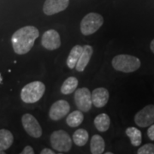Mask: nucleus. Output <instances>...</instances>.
<instances>
[{
    "instance_id": "0eeeda50",
    "label": "nucleus",
    "mask_w": 154,
    "mask_h": 154,
    "mask_svg": "<svg viewBox=\"0 0 154 154\" xmlns=\"http://www.w3.org/2000/svg\"><path fill=\"white\" fill-rule=\"evenodd\" d=\"M22 123L23 128L28 134L33 138H39L42 135V128L37 119L33 115L26 113L22 116Z\"/></svg>"
},
{
    "instance_id": "f03ea898",
    "label": "nucleus",
    "mask_w": 154,
    "mask_h": 154,
    "mask_svg": "<svg viewBox=\"0 0 154 154\" xmlns=\"http://www.w3.org/2000/svg\"><path fill=\"white\" fill-rule=\"evenodd\" d=\"M111 64L113 69H115L116 71L132 73L140 69L141 65V62L134 56L120 54L113 57L111 61Z\"/></svg>"
},
{
    "instance_id": "a211bd4d",
    "label": "nucleus",
    "mask_w": 154,
    "mask_h": 154,
    "mask_svg": "<svg viewBox=\"0 0 154 154\" xmlns=\"http://www.w3.org/2000/svg\"><path fill=\"white\" fill-rule=\"evenodd\" d=\"M78 87V80L75 77L70 76L67 78L61 87V93L64 95L73 94Z\"/></svg>"
},
{
    "instance_id": "393cba45",
    "label": "nucleus",
    "mask_w": 154,
    "mask_h": 154,
    "mask_svg": "<svg viewBox=\"0 0 154 154\" xmlns=\"http://www.w3.org/2000/svg\"><path fill=\"white\" fill-rule=\"evenodd\" d=\"M40 154H55V152L50 148H44L40 152Z\"/></svg>"
},
{
    "instance_id": "423d86ee",
    "label": "nucleus",
    "mask_w": 154,
    "mask_h": 154,
    "mask_svg": "<svg viewBox=\"0 0 154 154\" xmlns=\"http://www.w3.org/2000/svg\"><path fill=\"white\" fill-rule=\"evenodd\" d=\"M74 100L75 105L82 112H88L92 108V94L87 88H82L75 91Z\"/></svg>"
},
{
    "instance_id": "9d476101",
    "label": "nucleus",
    "mask_w": 154,
    "mask_h": 154,
    "mask_svg": "<svg viewBox=\"0 0 154 154\" xmlns=\"http://www.w3.org/2000/svg\"><path fill=\"white\" fill-rule=\"evenodd\" d=\"M70 106L66 100L60 99L56 101L51 106L49 110L50 118L53 121H58L68 115L69 112Z\"/></svg>"
},
{
    "instance_id": "b1692460",
    "label": "nucleus",
    "mask_w": 154,
    "mask_h": 154,
    "mask_svg": "<svg viewBox=\"0 0 154 154\" xmlns=\"http://www.w3.org/2000/svg\"><path fill=\"white\" fill-rule=\"evenodd\" d=\"M34 153V151H33V149L32 146H25L24 149L22 150V152H21V154H33Z\"/></svg>"
},
{
    "instance_id": "4be33fe9",
    "label": "nucleus",
    "mask_w": 154,
    "mask_h": 154,
    "mask_svg": "<svg viewBox=\"0 0 154 154\" xmlns=\"http://www.w3.org/2000/svg\"><path fill=\"white\" fill-rule=\"evenodd\" d=\"M138 154H154V144L147 143L140 146L137 151Z\"/></svg>"
},
{
    "instance_id": "412c9836",
    "label": "nucleus",
    "mask_w": 154,
    "mask_h": 154,
    "mask_svg": "<svg viewBox=\"0 0 154 154\" xmlns=\"http://www.w3.org/2000/svg\"><path fill=\"white\" fill-rule=\"evenodd\" d=\"M88 138H89L88 132L83 128L77 129L76 131L73 134V141L78 146H85L88 141Z\"/></svg>"
},
{
    "instance_id": "1a4fd4ad",
    "label": "nucleus",
    "mask_w": 154,
    "mask_h": 154,
    "mask_svg": "<svg viewBox=\"0 0 154 154\" xmlns=\"http://www.w3.org/2000/svg\"><path fill=\"white\" fill-rule=\"evenodd\" d=\"M42 46L49 51L58 49L61 45L60 35L55 29H49L45 31L41 38Z\"/></svg>"
},
{
    "instance_id": "aec40b11",
    "label": "nucleus",
    "mask_w": 154,
    "mask_h": 154,
    "mask_svg": "<svg viewBox=\"0 0 154 154\" xmlns=\"http://www.w3.org/2000/svg\"><path fill=\"white\" fill-rule=\"evenodd\" d=\"M83 120H84V116L82 114V111L79 110L73 111L66 118V122L69 127L76 128L82 123Z\"/></svg>"
},
{
    "instance_id": "39448f33",
    "label": "nucleus",
    "mask_w": 154,
    "mask_h": 154,
    "mask_svg": "<svg viewBox=\"0 0 154 154\" xmlns=\"http://www.w3.org/2000/svg\"><path fill=\"white\" fill-rule=\"evenodd\" d=\"M51 147L59 152H68L72 147V140L64 130H57L51 134Z\"/></svg>"
},
{
    "instance_id": "f8f14e48",
    "label": "nucleus",
    "mask_w": 154,
    "mask_h": 154,
    "mask_svg": "<svg viewBox=\"0 0 154 154\" xmlns=\"http://www.w3.org/2000/svg\"><path fill=\"white\" fill-rule=\"evenodd\" d=\"M109 92L105 88H95L92 93V102L93 105L97 108L104 107L109 100Z\"/></svg>"
},
{
    "instance_id": "f3484780",
    "label": "nucleus",
    "mask_w": 154,
    "mask_h": 154,
    "mask_svg": "<svg viewBox=\"0 0 154 154\" xmlns=\"http://www.w3.org/2000/svg\"><path fill=\"white\" fill-rule=\"evenodd\" d=\"M14 141V137L12 133L8 130L2 128L0 129V149L5 151L11 146Z\"/></svg>"
},
{
    "instance_id": "20e7f679",
    "label": "nucleus",
    "mask_w": 154,
    "mask_h": 154,
    "mask_svg": "<svg viewBox=\"0 0 154 154\" xmlns=\"http://www.w3.org/2000/svg\"><path fill=\"white\" fill-rule=\"evenodd\" d=\"M104 24L103 17L95 12L88 13L81 22V32L83 35H91L96 33Z\"/></svg>"
},
{
    "instance_id": "2eb2a0df",
    "label": "nucleus",
    "mask_w": 154,
    "mask_h": 154,
    "mask_svg": "<svg viewBox=\"0 0 154 154\" xmlns=\"http://www.w3.org/2000/svg\"><path fill=\"white\" fill-rule=\"evenodd\" d=\"M83 46L76 45H75L70 51L69 57L67 58V65L69 69H75L77 62L79 61V58L82 55Z\"/></svg>"
},
{
    "instance_id": "dca6fc26",
    "label": "nucleus",
    "mask_w": 154,
    "mask_h": 154,
    "mask_svg": "<svg viewBox=\"0 0 154 154\" xmlns=\"http://www.w3.org/2000/svg\"><path fill=\"white\" fill-rule=\"evenodd\" d=\"M110 116L107 114H105V113L99 114L94 119L95 128H97V130H99V132H105V131H107L109 129V128H110Z\"/></svg>"
},
{
    "instance_id": "9b49d317",
    "label": "nucleus",
    "mask_w": 154,
    "mask_h": 154,
    "mask_svg": "<svg viewBox=\"0 0 154 154\" xmlns=\"http://www.w3.org/2000/svg\"><path fill=\"white\" fill-rule=\"evenodd\" d=\"M69 0H45L43 5V11L46 16H52L66 10Z\"/></svg>"
},
{
    "instance_id": "7ed1b4c3",
    "label": "nucleus",
    "mask_w": 154,
    "mask_h": 154,
    "mask_svg": "<svg viewBox=\"0 0 154 154\" xmlns=\"http://www.w3.org/2000/svg\"><path fill=\"white\" fill-rule=\"evenodd\" d=\"M45 92V86L41 82H33L27 84L21 91V99L27 104H33L42 98Z\"/></svg>"
},
{
    "instance_id": "4468645a",
    "label": "nucleus",
    "mask_w": 154,
    "mask_h": 154,
    "mask_svg": "<svg viewBox=\"0 0 154 154\" xmlns=\"http://www.w3.org/2000/svg\"><path fill=\"white\" fill-rule=\"evenodd\" d=\"M105 143L104 139L99 134H94L90 141V151L93 154H101L104 152Z\"/></svg>"
},
{
    "instance_id": "a878e982",
    "label": "nucleus",
    "mask_w": 154,
    "mask_h": 154,
    "mask_svg": "<svg viewBox=\"0 0 154 154\" xmlns=\"http://www.w3.org/2000/svg\"><path fill=\"white\" fill-rule=\"evenodd\" d=\"M150 48H151V51L154 53V38L151 41V44H150Z\"/></svg>"
},
{
    "instance_id": "bb28decb",
    "label": "nucleus",
    "mask_w": 154,
    "mask_h": 154,
    "mask_svg": "<svg viewBox=\"0 0 154 154\" xmlns=\"http://www.w3.org/2000/svg\"><path fill=\"white\" fill-rule=\"evenodd\" d=\"M5 151H3V150H1V149H0V154H5Z\"/></svg>"
},
{
    "instance_id": "ddd939ff",
    "label": "nucleus",
    "mask_w": 154,
    "mask_h": 154,
    "mask_svg": "<svg viewBox=\"0 0 154 154\" xmlns=\"http://www.w3.org/2000/svg\"><path fill=\"white\" fill-rule=\"evenodd\" d=\"M93 53H94V49L91 45H86L83 46L82 55L80 57L79 61L77 62L76 66H75V69L77 71L82 72L85 70L86 67H87L91 57H92Z\"/></svg>"
},
{
    "instance_id": "5701e85b",
    "label": "nucleus",
    "mask_w": 154,
    "mask_h": 154,
    "mask_svg": "<svg viewBox=\"0 0 154 154\" xmlns=\"http://www.w3.org/2000/svg\"><path fill=\"white\" fill-rule=\"evenodd\" d=\"M147 136L151 140L154 141V123L149 126L148 130H147Z\"/></svg>"
},
{
    "instance_id": "6e6552de",
    "label": "nucleus",
    "mask_w": 154,
    "mask_h": 154,
    "mask_svg": "<svg viewBox=\"0 0 154 154\" xmlns=\"http://www.w3.org/2000/svg\"><path fill=\"white\" fill-rule=\"evenodd\" d=\"M134 122L140 128H146L154 123V105H148L134 116Z\"/></svg>"
},
{
    "instance_id": "f257e3e1",
    "label": "nucleus",
    "mask_w": 154,
    "mask_h": 154,
    "mask_svg": "<svg viewBox=\"0 0 154 154\" xmlns=\"http://www.w3.org/2000/svg\"><path fill=\"white\" fill-rule=\"evenodd\" d=\"M39 36L38 28L26 26L19 28L11 37V44L14 51L18 55H24L33 48L36 38Z\"/></svg>"
},
{
    "instance_id": "6ab92c4d",
    "label": "nucleus",
    "mask_w": 154,
    "mask_h": 154,
    "mask_svg": "<svg viewBox=\"0 0 154 154\" xmlns=\"http://www.w3.org/2000/svg\"><path fill=\"white\" fill-rule=\"evenodd\" d=\"M126 134L130 139V141L134 146H139L142 141V134L140 130L134 127H129L126 129Z\"/></svg>"
}]
</instances>
